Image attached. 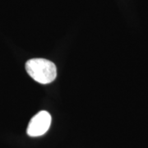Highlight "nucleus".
Here are the masks:
<instances>
[{
	"mask_svg": "<svg viewBox=\"0 0 148 148\" xmlns=\"http://www.w3.org/2000/svg\"><path fill=\"white\" fill-rule=\"evenodd\" d=\"M27 73L40 84H49L57 77L55 64L45 58H32L26 63Z\"/></svg>",
	"mask_w": 148,
	"mask_h": 148,
	"instance_id": "nucleus-1",
	"label": "nucleus"
},
{
	"mask_svg": "<svg viewBox=\"0 0 148 148\" xmlns=\"http://www.w3.org/2000/svg\"><path fill=\"white\" fill-rule=\"evenodd\" d=\"M51 124V115L42 110L36 114L29 122L27 132L30 137H40L49 130Z\"/></svg>",
	"mask_w": 148,
	"mask_h": 148,
	"instance_id": "nucleus-2",
	"label": "nucleus"
}]
</instances>
